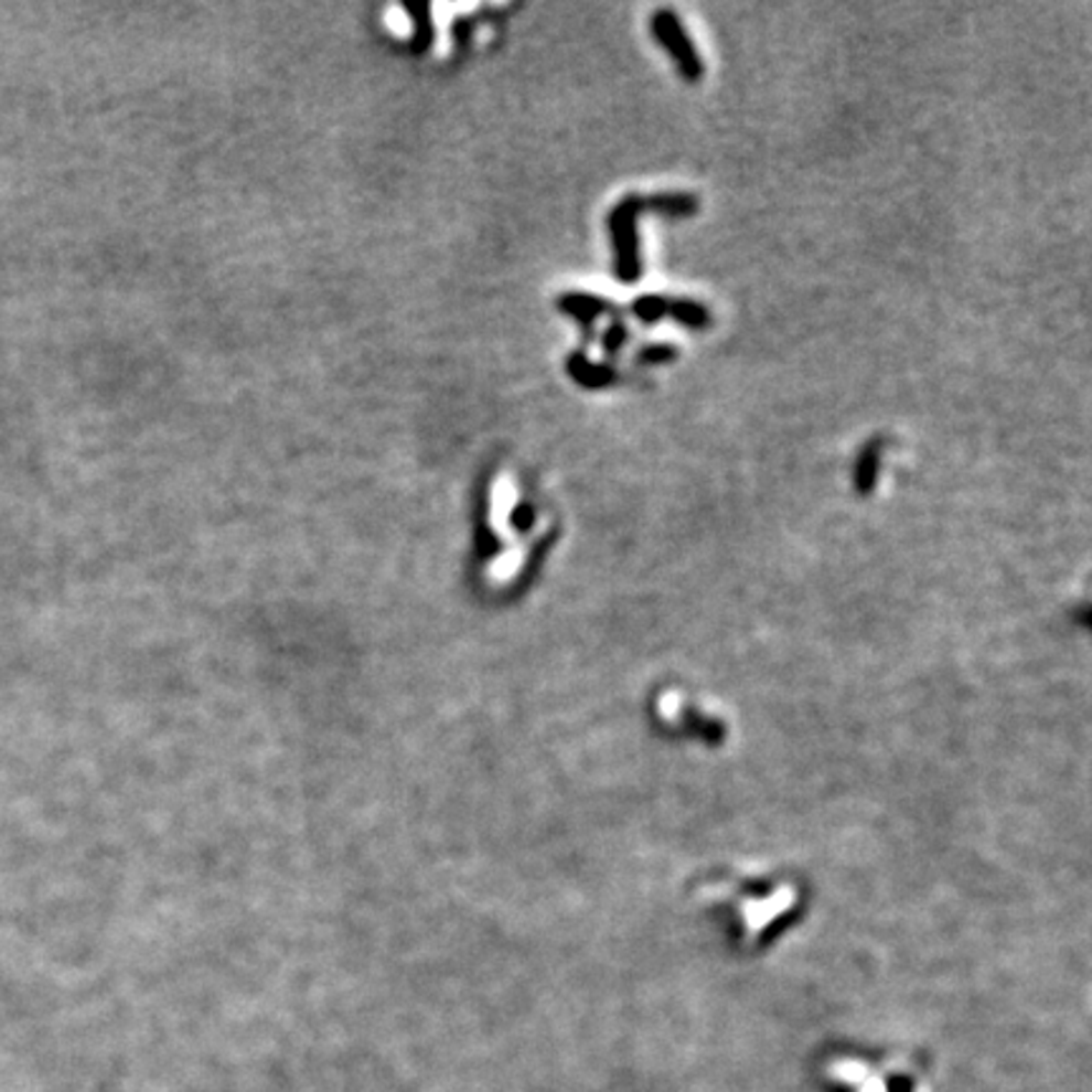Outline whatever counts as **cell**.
<instances>
[{
	"instance_id": "cell-1",
	"label": "cell",
	"mask_w": 1092,
	"mask_h": 1092,
	"mask_svg": "<svg viewBox=\"0 0 1092 1092\" xmlns=\"http://www.w3.org/2000/svg\"><path fill=\"white\" fill-rule=\"evenodd\" d=\"M645 207V201L630 195L614 207L610 215L614 246H618V276L622 281H635L640 276V254H638V213Z\"/></svg>"
},
{
	"instance_id": "cell-2",
	"label": "cell",
	"mask_w": 1092,
	"mask_h": 1092,
	"mask_svg": "<svg viewBox=\"0 0 1092 1092\" xmlns=\"http://www.w3.org/2000/svg\"><path fill=\"white\" fill-rule=\"evenodd\" d=\"M653 31H655L657 41H661L663 46L671 51L675 61H678L681 72H683V76H686V79H698V76L704 74V66H700L698 54L693 51L690 41L686 39V33H683V29H681L678 15H675L673 11H657L655 19H653Z\"/></svg>"
},
{
	"instance_id": "cell-3",
	"label": "cell",
	"mask_w": 1092,
	"mask_h": 1092,
	"mask_svg": "<svg viewBox=\"0 0 1092 1092\" xmlns=\"http://www.w3.org/2000/svg\"><path fill=\"white\" fill-rule=\"evenodd\" d=\"M667 314L673 319H678L683 326L688 329H704L710 322V314L696 301H671V309Z\"/></svg>"
},
{
	"instance_id": "cell-4",
	"label": "cell",
	"mask_w": 1092,
	"mask_h": 1092,
	"mask_svg": "<svg viewBox=\"0 0 1092 1092\" xmlns=\"http://www.w3.org/2000/svg\"><path fill=\"white\" fill-rule=\"evenodd\" d=\"M878 443H872L863 450L860 463H857V489L860 493H870L875 489V475H878Z\"/></svg>"
},
{
	"instance_id": "cell-5",
	"label": "cell",
	"mask_w": 1092,
	"mask_h": 1092,
	"mask_svg": "<svg viewBox=\"0 0 1092 1092\" xmlns=\"http://www.w3.org/2000/svg\"><path fill=\"white\" fill-rule=\"evenodd\" d=\"M667 309H671V299L665 297H640L632 303V314L643 324H655L667 314Z\"/></svg>"
},
{
	"instance_id": "cell-6",
	"label": "cell",
	"mask_w": 1092,
	"mask_h": 1092,
	"mask_svg": "<svg viewBox=\"0 0 1092 1092\" xmlns=\"http://www.w3.org/2000/svg\"><path fill=\"white\" fill-rule=\"evenodd\" d=\"M675 354H678V352H675V346L665 344V342H655V344H647V346H643V350L638 352L635 362H638V364H661V362L673 360Z\"/></svg>"
},
{
	"instance_id": "cell-7",
	"label": "cell",
	"mask_w": 1092,
	"mask_h": 1092,
	"mask_svg": "<svg viewBox=\"0 0 1092 1092\" xmlns=\"http://www.w3.org/2000/svg\"><path fill=\"white\" fill-rule=\"evenodd\" d=\"M625 336H628V329L622 326L620 322H614L610 329L604 332V352H610V354H618V350L622 346V342H625Z\"/></svg>"
}]
</instances>
